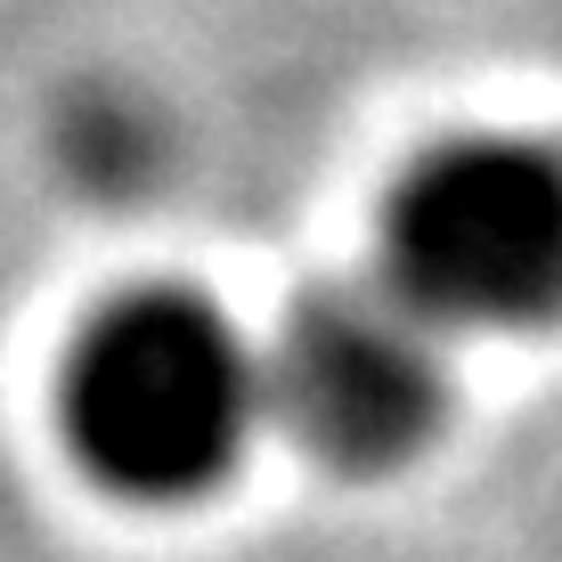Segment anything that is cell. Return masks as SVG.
Returning <instances> with one entry per match:
<instances>
[{"instance_id": "cell-1", "label": "cell", "mask_w": 562, "mask_h": 562, "mask_svg": "<svg viewBox=\"0 0 562 562\" xmlns=\"http://www.w3.org/2000/svg\"><path fill=\"white\" fill-rule=\"evenodd\" d=\"M261 416V359L196 294L114 302L66 359V440L90 481L147 506L196 497Z\"/></svg>"}, {"instance_id": "cell-2", "label": "cell", "mask_w": 562, "mask_h": 562, "mask_svg": "<svg viewBox=\"0 0 562 562\" xmlns=\"http://www.w3.org/2000/svg\"><path fill=\"white\" fill-rule=\"evenodd\" d=\"M383 285L432 335L562 318V164L514 139L424 155L383 221Z\"/></svg>"}, {"instance_id": "cell-3", "label": "cell", "mask_w": 562, "mask_h": 562, "mask_svg": "<svg viewBox=\"0 0 562 562\" xmlns=\"http://www.w3.org/2000/svg\"><path fill=\"white\" fill-rule=\"evenodd\" d=\"M440 335L392 285H318L285 310L261 359V408H278L285 432L342 473H383L416 457L440 424Z\"/></svg>"}]
</instances>
